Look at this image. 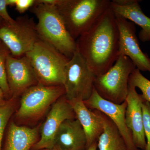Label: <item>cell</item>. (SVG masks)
Listing matches in <instances>:
<instances>
[{
  "label": "cell",
  "mask_w": 150,
  "mask_h": 150,
  "mask_svg": "<svg viewBox=\"0 0 150 150\" xmlns=\"http://www.w3.org/2000/svg\"><path fill=\"white\" fill-rule=\"evenodd\" d=\"M136 88L129 84L126 114V125L132 133L134 145L139 150H145L146 141L143 127L142 104L144 101Z\"/></svg>",
  "instance_id": "4fadbf2b"
},
{
  "label": "cell",
  "mask_w": 150,
  "mask_h": 150,
  "mask_svg": "<svg viewBox=\"0 0 150 150\" xmlns=\"http://www.w3.org/2000/svg\"><path fill=\"white\" fill-rule=\"evenodd\" d=\"M93 110L99 116L103 126V131L98 141V149L128 150L125 140L112 120L99 110Z\"/></svg>",
  "instance_id": "ac0fdd59"
},
{
  "label": "cell",
  "mask_w": 150,
  "mask_h": 150,
  "mask_svg": "<svg viewBox=\"0 0 150 150\" xmlns=\"http://www.w3.org/2000/svg\"><path fill=\"white\" fill-rule=\"evenodd\" d=\"M6 100L4 92L0 88V104H3Z\"/></svg>",
  "instance_id": "d4e9b609"
},
{
  "label": "cell",
  "mask_w": 150,
  "mask_h": 150,
  "mask_svg": "<svg viewBox=\"0 0 150 150\" xmlns=\"http://www.w3.org/2000/svg\"><path fill=\"white\" fill-rule=\"evenodd\" d=\"M64 86H46L38 83L21 96L19 107L14 113L15 123L29 127L47 115L51 106L65 95Z\"/></svg>",
  "instance_id": "3957f363"
},
{
  "label": "cell",
  "mask_w": 150,
  "mask_h": 150,
  "mask_svg": "<svg viewBox=\"0 0 150 150\" xmlns=\"http://www.w3.org/2000/svg\"><path fill=\"white\" fill-rule=\"evenodd\" d=\"M34 19L28 15L19 16L12 23L3 21L0 25V40L12 56L21 57L32 50L39 39Z\"/></svg>",
  "instance_id": "52a82bcc"
},
{
  "label": "cell",
  "mask_w": 150,
  "mask_h": 150,
  "mask_svg": "<svg viewBox=\"0 0 150 150\" xmlns=\"http://www.w3.org/2000/svg\"><path fill=\"white\" fill-rule=\"evenodd\" d=\"M138 0H112L110 8L115 16L122 17L142 29L139 36L142 42L150 41V18L142 11Z\"/></svg>",
  "instance_id": "5bb4252c"
},
{
  "label": "cell",
  "mask_w": 150,
  "mask_h": 150,
  "mask_svg": "<svg viewBox=\"0 0 150 150\" xmlns=\"http://www.w3.org/2000/svg\"><path fill=\"white\" fill-rule=\"evenodd\" d=\"M39 150H62L57 145H55L54 147L51 148H48V149H42Z\"/></svg>",
  "instance_id": "484cf974"
},
{
  "label": "cell",
  "mask_w": 150,
  "mask_h": 150,
  "mask_svg": "<svg viewBox=\"0 0 150 150\" xmlns=\"http://www.w3.org/2000/svg\"><path fill=\"white\" fill-rule=\"evenodd\" d=\"M143 127L146 146L145 150H150V103L144 100L142 104Z\"/></svg>",
  "instance_id": "7402d4cb"
},
{
  "label": "cell",
  "mask_w": 150,
  "mask_h": 150,
  "mask_svg": "<svg viewBox=\"0 0 150 150\" xmlns=\"http://www.w3.org/2000/svg\"><path fill=\"white\" fill-rule=\"evenodd\" d=\"M96 77L90 69L77 48L66 68L63 86L67 99L83 101L88 99L93 91Z\"/></svg>",
  "instance_id": "ba28073f"
},
{
  "label": "cell",
  "mask_w": 150,
  "mask_h": 150,
  "mask_svg": "<svg viewBox=\"0 0 150 150\" xmlns=\"http://www.w3.org/2000/svg\"><path fill=\"white\" fill-rule=\"evenodd\" d=\"M8 6H14L20 13H24L36 4V0H7Z\"/></svg>",
  "instance_id": "603a6c76"
},
{
  "label": "cell",
  "mask_w": 150,
  "mask_h": 150,
  "mask_svg": "<svg viewBox=\"0 0 150 150\" xmlns=\"http://www.w3.org/2000/svg\"><path fill=\"white\" fill-rule=\"evenodd\" d=\"M109 0H58L56 5L75 40L86 32L110 8Z\"/></svg>",
  "instance_id": "277c9868"
},
{
  "label": "cell",
  "mask_w": 150,
  "mask_h": 150,
  "mask_svg": "<svg viewBox=\"0 0 150 150\" xmlns=\"http://www.w3.org/2000/svg\"><path fill=\"white\" fill-rule=\"evenodd\" d=\"M129 84L139 89L144 99L150 103V81L143 76L139 70L136 69L131 73Z\"/></svg>",
  "instance_id": "ffe728a7"
},
{
  "label": "cell",
  "mask_w": 150,
  "mask_h": 150,
  "mask_svg": "<svg viewBox=\"0 0 150 150\" xmlns=\"http://www.w3.org/2000/svg\"><path fill=\"white\" fill-rule=\"evenodd\" d=\"M76 118L74 111L65 95L51 106L46 119L40 124V139L31 150L51 148L55 146V138L59 127L65 120Z\"/></svg>",
  "instance_id": "9c48e42d"
},
{
  "label": "cell",
  "mask_w": 150,
  "mask_h": 150,
  "mask_svg": "<svg viewBox=\"0 0 150 150\" xmlns=\"http://www.w3.org/2000/svg\"><path fill=\"white\" fill-rule=\"evenodd\" d=\"M97 142H96V143H94L87 150H96L98 148Z\"/></svg>",
  "instance_id": "4316f807"
},
{
  "label": "cell",
  "mask_w": 150,
  "mask_h": 150,
  "mask_svg": "<svg viewBox=\"0 0 150 150\" xmlns=\"http://www.w3.org/2000/svg\"><path fill=\"white\" fill-rule=\"evenodd\" d=\"M136 69V66L129 58L120 55L106 72L96 77L94 88L103 99L115 104H121L126 101L129 77Z\"/></svg>",
  "instance_id": "8992f818"
},
{
  "label": "cell",
  "mask_w": 150,
  "mask_h": 150,
  "mask_svg": "<svg viewBox=\"0 0 150 150\" xmlns=\"http://www.w3.org/2000/svg\"><path fill=\"white\" fill-rule=\"evenodd\" d=\"M3 20L0 17V25H1V23L2 22Z\"/></svg>",
  "instance_id": "83f0119b"
},
{
  "label": "cell",
  "mask_w": 150,
  "mask_h": 150,
  "mask_svg": "<svg viewBox=\"0 0 150 150\" xmlns=\"http://www.w3.org/2000/svg\"><path fill=\"white\" fill-rule=\"evenodd\" d=\"M115 19L119 31V55L129 58L140 71L150 73V58L140 48L135 24L122 17L115 16Z\"/></svg>",
  "instance_id": "8fae6325"
},
{
  "label": "cell",
  "mask_w": 150,
  "mask_h": 150,
  "mask_svg": "<svg viewBox=\"0 0 150 150\" xmlns=\"http://www.w3.org/2000/svg\"><path fill=\"white\" fill-rule=\"evenodd\" d=\"M7 0H0V17L6 22L12 23L14 21L15 19H13L8 13L7 9Z\"/></svg>",
  "instance_id": "cb8c5ba5"
},
{
  "label": "cell",
  "mask_w": 150,
  "mask_h": 150,
  "mask_svg": "<svg viewBox=\"0 0 150 150\" xmlns=\"http://www.w3.org/2000/svg\"><path fill=\"white\" fill-rule=\"evenodd\" d=\"M25 56L32 65L39 83L63 86L66 67L70 59L40 39Z\"/></svg>",
  "instance_id": "5b68a950"
},
{
  "label": "cell",
  "mask_w": 150,
  "mask_h": 150,
  "mask_svg": "<svg viewBox=\"0 0 150 150\" xmlns=\"http://www.w3.org/2000/svg\"><path fill=\"white\" fill-rule=\"evenodd\" d=\"M30 11L37 18L36 30L39 39L71 59L76 49V42L67 30L57 7L36 0Z\"/></svg>",
  "instance_id": "7a4b0ae2"
},
{
  "label": "cell",
  "mask_w": 150,
  "mask_h": 150,
  "mask_svg": "<svg viewBox=\"0 0 150 150\" xmlns=\"http://www.w3.org/2000/svg\"><path fill=\"white\" fill-rule=\"evenodd\" d=\"M18 99L11 98L3 104H0V150L2 149L3 139L7 126L17 110Z\"/></svg>",
  "instance_id": "d6986e66"
},
{
  "label": "cell",
  "mask_w": 150,
  "mask_h": 150,
  "mask_svg": "<svg viewBox=\"0 0 150 150\" xmlns=\"http://www.w3.org/2000/svg\"><path fill=\"white\" fill-rule=\"evenodd\" d=\"M9 122L2 150H31L40 139V124L31 127L17 125L13 119Z\"/></svg>",
  "instance_id": "9a60e30c"
},
{
  "label": "cell",
  "mask_w": 150,
  "mask_h": 150,
  "mask_svg": "<svg viewBox=\"0 0 150 150\" xmlns=\"http://www.w3.org/2000/svg\"><path fill=\"white\" fill-rule=\"evenodd\" d=\"M83 102L91 110H99L112 120L125 140L128 150H139L134 145L132 133L126 125V101L120 104L110 102L100 96L94 88L91 96Z\"/></svg>",
  "instance_id": "7c38bea8"
},
{
  "label": "cell",
  "mask_w": 150,
  "mask_h": 150,
  "mask_svg": "<svg viewBox=\"0 0 150 150\" xmlns=\"http://www.w3.org/2000/svg\"><path fill=\"white\" fill-rule=\"evenodd\" d=\"M69 101L74 111L76 118L79 121L85 132L87 150L92 145L98 142L102 133V121L94 110L86 106L83 100H72Z\"/></svg>",
  "instance_id": "e0dca14e"
},
{
  "label": "cell",
  "mask_w": 150,
  "mask_h": 150,
  "mask_svg": "<svg viewBox=\"0 0 150 150\" xmlns=\"http://www.w3.org/2000/svg\"><path fill=\"white\" fill-rule=\"evenodd\" d=\"M10 55L8 48L0 40V88L4 92L7 100L10 99V93L7 81L6 63L8 57Z\"/></svg>",
  "instance_id": "44dd1931"
},
{
  "label": "cell",
  "mask_w": 150,
  "mask_h": 150,
  "mask_svg": "<svg viewBox=\"0 0 150 150\" xmlns=\"http://www.w3.org/2000/svg\"><path fill=\"white\" fill-rule=\"evenodd\" d=\"M119 31L110 8L76 40L77 48L96 76L106 72L119 56Z\"/></svg>",
  "instance_id": "6da1fadb"
},
{
  "label": "cell",
  "mask_w": 150,
  "mask_h": 150,
  "mask_svg": "<svg viewBox=\"0 0 150 150\" xmlns=\"http://www.w3.org/2000/svg\"><path fill=\"white\" fill-rule=\"evenodd\" d=\"M7 81L10 98H18L28 89L39 83L34 69L25 56L9 55L6 63Z\"/></svg>",
  "instance_id": "30bf717a"
},
{
  "label": "cell",
  "mask_w": 150,
  "mask_h": 150,
  "mask_svg": "<svg viewBox=\"0 0 150 150\" xmlns=\"http://www.w3.org/2000/svg\"><path fill=\"white\" fill-rule=\"evenodd\" d=\"M55 145L62 150H87L86 133L77 119L63 122L55 136Z\"/></svg>",
  "instance_id": "2e32d148"
}]
</instances>
